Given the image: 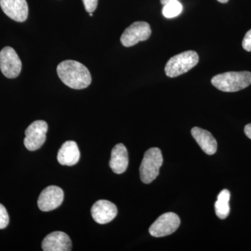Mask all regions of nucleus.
Instances as JSON below:
<instances>
[{"label": "nucleus", "mask_w": 251, "mask_h": 251, "mask_svg": "<svg viewBox=\"0 0 251 251\" xmlns=\"http://www.w3.org/2000/svg\"><path fill=\"white\" fill-rule=\"evenodd\" d=\"M57 72L60 80L74 90L87 88L92 82V76L87 68L76 61L66 60L59 63Z\"/></svg>", "instance_id": "f257e3e1"}, {"label": "nucleus", "mask_w": 251, "mask_h": 251, "mask_svg": "<svg viewBox=\"0 0 251 251\" xmlns=\"http://www.w3.org/2000/svg\"><path fill=\"white\" fill-rule=\"evenodd\" d=\"M211 84L220 91L236 92L251 85V73L227 72L219 74L211 79Z\"/></svg>", "instance_id": "f03ea898"}, {"label": "nucleus", "mask_w": 251, "mask_h": 251, "mask_svg": "<svg viewBox=\"0 0 251 251\" xmlns=\"http://www.w3.org/2000/svg\"><path fill=\"white\" fill-rule=\"evenodd\" d=\"M199 56L193 50L185 51L176 54L167 62L165 72L167 76L175 77L189 72L197 65Z\"/></svg>", "instance_id": "7ed1b4c3"}, {"label": "nucleus", "mask_w": 251, "mask_h": 251, "mask_svg": "<svg viewBox=\"0 0 251 251\" xmlns=\"http://www.w3.org/2000/svg\"><path fill=\"white\" fill-rule=\"evenodd\" d=\"M163 158L159 148H152L144 154L140 167V179L145 184H150L159 175L160 168L163 165Z\"/></svg>", "instance_id": "20e7f679"}, {"label": "nucleus", "mask_w": 251, "mask_h": 251, "mask_svg": "<svg viewBox=\"0 0 251 251\" xmlns=\"http://www.w3.org/2000/svg\"><path fill=\"white\" fill-rule=\"evenodd\" d=\"M179 216L173 212L166 213L159 216L150 226L149 232L154 237H163L174 233L180 226Z\"/></svg>", "instance_id": "39448f33"}, {"label": "nucleus", "mask_w": 251, "mask_h": 251, "mask_svg": "<svg viewBox=\"0 0 251 251\" xmlns=\"http://www.w3.org/2000/svg\"><path fill=\"white\" fill-rule=\"evenodd\" d=\"M48 128V124L43 120L34 122L27 127L24 145L29 151H36L43 146L46 141Z\"/></svg>", "instance_id": "423d86ee"}, {"label": "nucleus", "mask_w": 251, "mask_h": 251, "mask_svg": "<svg viewBox=\"0 0 251 251\" xmlns=\"http://www.w3.org/2000/svg\"><path fill=\"white\" fill-rule=\"evenodd\" d=\"M151 34V29L148 23L139 21L133 23L127 27L121 36V43L125 47L136 45L140 41L148 40Z\"/></svg>", "instance_id": "0eeeda50"}, {"label": "nucleus", "mask_w": 251, "mask_h": 251, "mask_svg": "<svg viewBox=\"0 0 251 251\" xmlns=\"http://www.w3.org/2000/svg\"><path fill=\"white\" fill-rule=\"evenodd\" d=\"M0 69L8 78H15L21 74L22 62L11 47H5L0 52Z\"/></svg>", "instance_id": "6e6552de"}, {"label": "nucleus", "mask_w": 251, "mask_h": 251, "mask_svg": "<svg viewBox=\"0 0 251 251\" xmlns=\"http://www.w3.org/2000/svg\"><path fill=\"white\" fill-rule=\"evenodd\" d=\"M64 201V191L56 186H50L41 193L38 199V206L43 211L57 209Z\"/></svg>", "instance_id": "1a4fd4ad"}, {"label": "nucleus", "mask_w": 251, "mask_h": 251, "mask_svg": "<svg viewBox=\"0 0 251 251\" xmlns=\"http://www.w3.org/2000/svg\"><path fill=\"white\" fill-rule=\"evenodd\" d=\"M91 214L95 222L99 224H106L116 217L117 206L115 204L105 200H100L93 204Z\"/></svg>", "instance_id": "9d476101"}, {"label": "nucleus", "mask_w": 251, "mask_h": 251, "mask_svg": "<svg viewBox=\"0 0 251 251\" xmlns=\"http://www.w3.org/2000/svg\"><path fill=\"white\" fill-rule=\"evenodd\" d=\"M0 6L6 16L16 22L27 20L28 5L26 0H0Z\"/></svg>", "instance_id": "9b49d317"}, {"label": "nucleus", "mask_w": 251, "mask_h": 251, "mask_svg": "<svg viewBox=\"0 0 251 251\" xmlns=\"http://www.w3.org/2000/svg\"><path fill=\"white\" fill-rule=\"evenodd\" d=\"M44 251H69L72 249V242L68 234L56 231L46 236L42 242Z\"/></svg>", "instance_id": "f8f14e48"}, {"label": "nucleus", "mask_w": 251, "mask_h": 251, "mask_svg": "<svg viewBox=\"0 0 251 251\" xmlns=\"http://www.w3.org/2000/svg\"><path fill=\"white\" fill-rule=\"evenodd\" d=\"M191 135L206 154L213 155L217 151V142L210 132L194 127L191 130Z\"/></svg>", "instance_id": "ddd939ff"}, {"label": "nucleus", "mask_w": 251, "mask_h": 251, "mask_svg": "<svg viewBox=\"0 0 251 251\" xmlns=\"http://www.w3.org/2000/svg\"><path fill=\"white\" fill-rule=\"evenodd\" d=\"M128 166V155L123 144H117L112 149L110 167L112 171L120 175L126 171Z\"/></svg>", "instance_id": "4468645a"}, {"label": "nucleus", "mask_w": 251, "mask_h": 251, "mask_svg": "<svg viewBox=\"0 0 251 251\" xmlns=\"http://www.w3.org/2000/svg\"><path fill=\"white\" fill-rule=\"evenodd\" d=\"M80 153L76 143L67 141L63 144L57 153V161L62 166H72L77 164Z\"/></svg>", "instance_id": "2eb2a0df"}, {"label": "nucleus", "mask_w": 251, "mask_h": 251, "mask_svg": "<svg viewBox=\"0 0 251 251\" xmlns=\"http://www.w3.org/2000/svg\"><path fill=\"white\" fill-rule=\"evenodd\" d=\"M230 200V193L228 190L224 189L218 196L217 201L215 203L216 216L220 219H225L228 216L230 208L229 202Z\"/></svg>", "instance_id": "dca6fc26"}, {"label": "nucleus", "mask_w": 251, "mask_h": 251, "mask_svg": "<svg viewBox=\"0 0 251 251\" xmlns=\"http://www.w3.org/2000/svg\"><path fill=\"white\" fill-rule=\"evenodd\" d=\"M182 4L179 1H175L164 5L162 13H163L165 17L173 18L179 16L182 12Z\"/></svg>", "instance_id": "f3484780"}, {"label": "nucleus", "mask_w": 251, "mask_h": 251, "mask_svg": "<svg viewBox=\"0 0 251 251\" xmlns=\"http://www.w3.org/2000/svg\"><path fill=\"white\" fill-rule=\"evenodd\" d=\"M9 223V217L7 211L2 204H0V229L6 227Z\"/></svg>", "instance_id": "a211bd4d"}, {"label": "nucleus", "mask_w": 251, "mask_h": 251, "mask_svg": "<svg viewBox=\"0 0 251 251\" xmlns=\"http://www.w3.org/2000/svg\"><path fill=\"white\" fill-rule=\"evenodd\" d=\"M85 10L88 13H93L97 9L98 0H82Z\"/></svg>", "instance_id": "6ab92c4d"}, {"label": "nucleus", "mask_w": 251, "mask_h": 251, "mask_svg": "<svg viewBox=\"0 0 251 251\" xmlns=\"http://www.w3.org/2000/svg\"><path fill=\"white\" fill-rule=\"evenodd\" d=\"M243 49L247 52H251V29L248 31L242 41Z\"/></svg>", "instance_id": "aec40b11"}, {"label": "nucleus", "mask_w": 251, "mask_h": 251, "mask_svg": "<svg viewBox=\"0 0 251 251\" xmlns=\"http://www.w3.org/2000/svg\"><path fill=\"white\" fill-rule=\"evenodd\" d=\"M244 133H245L248 138L251 140V124H249V125L246 126L245 128H244Z\"/></svg>", "instance_id": "412c9836"}, {"label": "nucleus", "mask_w": 251, "mask_h": 251, "mask_svg": "<svg viewBox=\"0 0 251 251\" xmlns=\"http://www.w3.org/2000/svg\"><path fill=\"white\" fill-rule=\"evenodd\" d=\"M178 1V0H161V3L164 6L168 4V3L171 2V1Z\"/></svg>", "instance_id": "4be33fe9"}, {"label": "nucleus", "mask_w": 251, "mask_h": 251, "mask_svg": "<svg viewBox=\"0 0 251 251\" xmlns=\"http://www.w3.org/2000/svg\"><path fill=\"white\" fill-rule=\"evenodd\" d=\"M219 2L223 3V4H226V3H227L229 1V0H217Z\"/></svg>", "instance_id": "5701e85b"}, {"label": "nucleus", "mask_w": 251, "mask_h": 251, "mask_svg": "<svg viewBox=\"0 0 251 251\" xmlns=\"http://www.w3.org/2000/svg\"><path fill=\"white\" fill-rule=\"evenodd\" d=\"M90 16H93V14H92V13H90Z\"/></svg>", "instance_id": "b1692460"}]
</instances>
